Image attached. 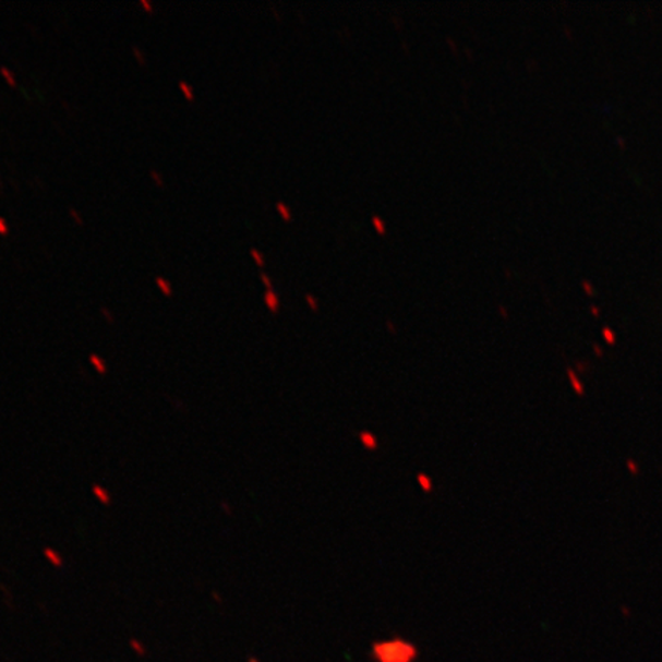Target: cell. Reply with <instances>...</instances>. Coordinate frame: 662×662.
Masks as SVG:
<instances>
[{
  "mask_svg": "<svg viewBox=\"0 0 662 662\" xmlns=\"http://www.w3.org/2000/svg\"><path fill=\"white\" fill-rule=\"evenodd\" d=\"M267 302H268V308L274 310V312H276V310H278L279 301H278V298L275 297V293H268Z\"/></svg>",
  "mask_w": 662,
  "mask_h": 662,
  "instance_id": "6",
  "label": "cell"
},
{
  "mask_svg": "<svg viewBox=\"0 0 662 662\" xmlns=\"http://www.w3.org/2000/svg\"><path fill=\"white\" fill-rule=\"evenodd\" d=\"M387 325H388L389 333H396V330H397L396 325L392 324V321H388Z\"/></svg>",
  "mask_w": 662,
  "mask_h": 662,
  "instance_id": "10",
  "label": "cell"
},
{
  "mask_svg": "<svg viewBox=\"0 0 662 662\" xmlns=\"http://www.w3.org/2000/svg\"><path fill=\"white\" fill-rule=\"evenodd\" d=\"M279 209H281L282 214L286 215V218H290L289 212H287V207L279 204Z\"/></svg>",
  "mask_w": 662,
  "mask_h": 662,
  "instance_id": "9",
  "label": "cell"
},
{
  "mask_svg": "<svg viewBox=\"0 0 662 662\" xmlns=\"http://www.w3.org/2000/svg\"><path fill=\"white\" fill-rule=\"evenodd\" d=\"M44 557L47 558L49 565L56 567V569H60V567L65 565V559H63L62 555H60L56 550H52V547H45Z\"/></svg>",
  "mask_w": 662,
  "mask_h": 662,
  "instance_id": "3",
  "label": "cell"
},
{
  "mask_svg": "<svg viewBox=\"0 0 662 662\" xmlns=\"http://www.w3.org/2000/svg\"><path fill=\"white\" fill-rule=\"evenodd\" d=\"M93 494H94V497H96L97 501L101 503V505H105V506L111 505L112 495L109 494V491L106 490V488H104L101 485H94Z\"/></svg>",
  "mask_w": 662,
  "mask_h": 662,
  "instance_id": "4",
  "label": "cell"
},
{
  "mask_svg": "<svg viewBox=\"0 0 662 662\" xmlns=\"http://www.w3.org/2000/svg\"><path fill=\"white\" fill-rule=\"evenodd\" d=\"M305 299H308L310 309L312 310H317L320 309V304H317V301L315 298L312 297V294H305Z\"/></svg>",
  "mask_w": 662,
  "mask_h": 662,
  "instance_id": "8",
  "label": "cell"
},
{
  "mask_svg": "<svg viewBox=\"0 0 662 662\" xmlns=\"http://www.w3.org/2000/svg\"><path fill=\"white\" fill-rule=\"evenodd\" d=\"M91 362H93L94 366H96V370L98 373H100V374L106 373L105 362L101 361L100 358L97 359V356H93V358H91Z\"/></svg>",
  "mask_w": 662,
  "mask_h": 662,
  "instance_id": "5",
  "label": "cell"
},
{
  "mask_svg": "<svg viewBox=\"0 0 662 662\" xmlns=\"http://www.w3.org/2000/svg\"><path fill=\"white\" fill-rule=\"evenodd\" d=\"M373 225L377 227L381 233H385V225L380 217H373Z\"/></svg>",
  "mask_w": 662,
  "mask_h": 662,
  "instance_id": "7",
  "label": "cell"
},
{
  "mask_svg": "<svg viewBox=\"0 0 662 662\" xmlns=\"http://www.w3.org/2000/svg\"><path fill=\"white\" fill-rule=\"evenodd\" d=\"M416 483L420 488L423 494H433L434 493V479L429 474V472L420 471L416 474Z\"/></svg>",
  "mask_w": 662,
  "mask_h": 662,
  "instance_id": "2",
  "label": "cell"
},
{
  "mask_svg": "<svg viewBox=\"0 0 662 662\" xmlns=\"http://www.w3.org/2000/svg\"><path fill=\"white\" fill-rule=\"evenodd\" d=\"M358 442L365 452L376 453L380 452L381 441L376 433L372 430H361L358 433Z\"/></svg>",
  "mask_w": 662,
  "mask_h": 662,
  "instance_id": "1",
  "label": "cell"
}]
</instances>
